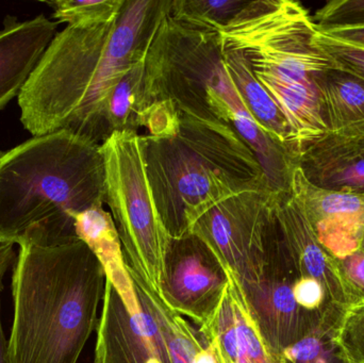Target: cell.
<instances>
[{
    "mask_svg": "<svg viewBox=\"0 0 364 363\" xmlns=\"http://www.w3.org/2000/svg\"><path fill=\"white\" fill-rule=\"evenodd\" d=\"M312 19L318 29L364 25V0H331Z\"/></svg>",
    "mask_w": 364,
    "mask_h": 363,
    "instance_id": "29",
    "label": "cell"
},
{
    "mask_svg": "<svg viewBox=\"0 0 364 363\" xmlns=\"http://www.w3.org/2000/svg\"><path fill=\"white\" fill-rule=\"evenodd\" d=\"M299 168L320 189L364 194V138L327 132L299 144Z\"/></svg>",
    "mask_w": 364,
    "mask_h": 363,
    "instance_id": "16",
    "label": "cell"
},
{
    "mask_svg": "<svg viewBox=\"0 0 364 363\" xmlns=\"http://www.w3.org/2000/svg\"><path fill=\"white\" fill-rule=\"evenodd\" d=\"M45 4L53 9V18L72 27L108 23L119 16L124 0H55Z\"/></svg>",
    "mask_w": 364,
    "mask_h": 363,
    "instance_id": "25",
    "label": "cell"
},
{
    "mask_svg": "<svg viewBox=\"0 0 364 363\" xmlns=\"http://www.w3.org/2000/svg\"><path fill=\"white\" fill-rule=\"evenodd\" d=\"M314 45L326 55L333 67L350 72L364 80V48L337 40L316 29Z\"/></svg>",
    "mask_w": 364,
    "mask_h": 363,
    "instance_id": "26",
    "label": "cell"
},
{
    "mask_svg": "<svg viewBox=\"0 0 364 363\" xmlns=\"http://www.w3.org/2000/svg\"><path fill=\"white\" fill-rule=\"evenodd\" d=\"M168 11L145 58L147 96L151 104L171 102L182 114L218 119L210 94L224 67L220 33L177 21Z\"/></svg>",
    "mask_w": 364,
    "mask_h": 363,
    "instance_id": "7",
    "label": "cell"
},
{
    "mask_svg": "<svg viewBox=\"0 0 364 363\" xmlns=\"http://www.w3.org/2000/svg\"><path fill=\"white\" fill-rule=\"evenodd\" d=\"M314 79L329 134L364 138V80L333 66Z\"/></svg>",
    "mask_w": 364,
    "mask_h": 363,
    "instance_id": "18",
    "label": "cell"
},
{
    "mask_svg": "<svg viewBox=\"0 0 364 363\" xmlns=\"http://www.w3.org/2000/svg\"><path fill=\"white\" fill-rule=\"evenodd\" d=\"M286 117L299 144L328 132L323 119L316 79L290 80L267 74H254Z\"/></svg>",
    "mask_w": 364,
    "mask_h": 363,
    "instance_id": "19",
    "label": "cell"
},
{
    "mask_svg": "<svg viewBox=\"0 0 364 363\" xmlns=\"http://www.w3.org/2000/svg\"><path fill=\"white\" fill-rule=\"evenodd\" d=\"M333 264L348 307L364 304V249L341 259L333 258Z\"/></svg>",
    "mask_w": 364,
    "mask_h": 363,
    "instance_id": "28",
    "label": "cell"
},
{
    "mask_svg": "<svg viewBox=\"0 0 364 363\" xmlns=\"http://www.w3.org/2000/svg\"><path fill=\"white\" fill-rule=\"evenodd\" d=\"M9 363H77L98 325L106 273L78 237L46 223L15 241Z\"/></svg>",
    "mask_w": 364,
    "mask_h": 363,
    "instance_id": "2",
    "label": "cell"
},
{
    "mask_svg": "<svg viewBox=\"0 0 364 363\" xmlns=\"http://www.w3.org/2000/svg\"><path fill=\"white\" fill-rule=\"evenodd\" d=\"M229 270L196 234L171 238L162 266L160 294L168 308L200 326L218 310Z\"/></svg>",
    "mask_w": 364,
    "mask_h": 363,
    "instance_id": "10",
    "label": "cell"
},
{
    "mask_svg": "<svg viewBox=\"0 0 364 363\" xmlns=\"http://www.w3.org/2000/svg\"><path fill=\"white\" fill-rule=\"evenodd\" d=\"M299 277L273 209L262 274L254 285L242 288L261 338L273 357L306 336L324 315H310L297 304L294 286Z\"/></svg>",
    "mask_w": 364,
    "mask_h": 363,
    "instance_id": "9",
    "label": "cell"
},
{
    "mask_svg": "<svg viewBox=\"0 0 364 363\" xmlns=\"http://www.w3.org/2000/svg\"><path fill=\"white\" fill-rule=\"evenodd\" d=\"M346 309L331 305L316 327L274 357L276 363H350L338 342Z\"/></svg>",
    "mask_w": 364,
    "mask_h": 363,
    "instance_id": "21",
    "label": "cell"
},
{
    "mask_svg": "<svg viewBox=\"0 0 364 363\" xmlns=\"http://www.w3.org/2000/svg\"><path fill=\"white\" fill-rule=\"evenodd\" d=\"M242 0H171L170 15L203 29L220 31L246 6Z\"/></svg>",
    "mask_w": 364,
    "mask_h": 363,
    "instance_id": "24",
    "label": "cell"
},
{
    "mask_svg": "<svg viewBox=\"0 0 364 363\" xmlns=\"http://www.w3.org/2000/svg\"><path fill=\"white\" fill-rule=\"evenodd\" d=\"M95 363H171L159 330L134 287L121 294L106 279Z\"/></svg>",
    "mask_w": 364,
    "mask_h": 363,
    "instance_id": "11",
    "label": "cell"
},
{
    "mask_svg": "<svg viewBox=\"0 0 364 363\" xmlns=\"http://www.w3.org/2000/svg\"><path fill=\"white\" fill-rule=\"evenodd\" d=\"M316 27L292 0H254L220 29L222 49L242 53L252 72L308 81L333 64L314 45Z\"/></svg>",
    "mask_w": 364,
    "mask_h": 363,
    "instance_id": "6",
    "label": "cell"
},
{
    "mask_svg": "<svg viewBox=\"0 0 364 363\" xmlns=\"http://www.w3.org/2000/svg\"><path fill=\"white\" fill-rule=\"evenodd\" d=\"M274 209L291 257L301 277L316 279L331 304L348 308L333 268V257L318 243L309 222L292 193H276Z\"/></svg>",
    "mask_w": 364,
    "mask_h": 363,
    "instance_id": "17",
    "label": "cell"
},
{
    "mask_svg": "<svg viewBox=\"0 0 364 363\" xmlns=\"http://www.w3.org/2000/svg\"><path fill=\"white\" fill-rule=\"evenodd\" d=\"M220 363H276L252 319L245 294L229 271V285L211 319L197 326Z\"/></svg>",
    "mask_w": 364,
    "mask_h": 363,
    "instance_id": "14",
    "label": "cell"
},
{
    "mask_svg": "<svg viewBox=\"0 0 364 363\" xmlns=\"http://www.w3.org/2000/svg\"><path fill=\"white\" fill-rule=\"evenodd\" d=\"M318 29V28H316ZM327 36H333L337 40L356 45L364 48V25L346 26V27L329 28V29H318Z\"/></svg>",
    "mask_w": 364,
    "mask_h": 363,
    "instance_id": "30",
    "label": "cell"
},
{
    "mask_svg": "<svg viewBox=\"0 0 364 363\" xmlns=\"http://www.w3.org/2000/svg\"><path fill=\"white\" fill-rule=\"evenodd\" d=\"M58 26L44 14L25 21L6 17L0 30V111L18 97L58 33Z\"/></svg>",
    "mask_w": 364,
    "mask_h": 363,
    "instance_id": "15",
    "label": "cell"
},
{
    "mask_svg": "<svg viewBox=\"0 0 364 363\" xmlns=\"http://www.w3.org/2000/svg\"><path fill=\"white\" fill-rule=\"evenodd\" d=\"M106 200L102 145L60 130L0 151V240L15 243L26 230Z\"/></svg>",
    "mask_w": 364,
    "mask_h": 363,
    "instance_id": "4",
    "label": "cell"
},
{
    "mask_svg": "<svg viewBox=\"0 0 364 363\" xmlns=\"http://www.w3.org/2000/svg\"><path fill=\"white\" fill-rule=\"evenodd\" d=\"M338 342L350 363H364V304L348 307L338 330Z\"/></svg>",
    "mask_w": 364,
    "mask_h": 363,
    "instance_id": "27",
    "label": "cell"
},
{
    "mask_svg": "<svg viewBox=\"0 0 364 363\" xmlns=\"http://www.w3.org/2000/svg\"><path fill=\"white\" fill-rule=\"evenodd\" d=\"M210 106L216 119L230 124L252 149L274 193H291L293 174L299 168V153L274 140L248 112L226 68L210 94Z\"/></svg>",
    "mask_w": 364,
    "mask_h": 363,
    "instance_id": "13",
    "label": "cell"
},
{
    "mask_svg": "<svg viewBox=\"0 0 364 363\" xmlns=\"http://www.w3.org/2000/svg\"><path fill=\"white\" fill-rule=\"evenodd\" d=\"M75 232L95 254L105 272L125 266L117 226L104 206L94 207L73 215Z\"/></svg>",
    "mask_w": 364,
    "mask_h": 363,
    "instance_id": "23",
    "label": "cell"
},
{
    "mask_svg": "<svg viewBox=\"0 0 364 363\" xmlns=\"http://www.w3.org/2000/svg\"><path fill=\"white\" fill-rule=\"evenodd\" d=\"M142 139L151 193L171 238L192 234L227 198L269 190L256 156L227 121L181 113L174 134Z\"/></svg>",
    "mask_w": 364,
    "mask_h": 363,
    "instance_id": "3",
    "label": "cell"
},
{
    "mask_svg": "<svg viewBox=\"0 0 364 363\" xmlns=\"http://www.w3.org/2000/svg\"><path fill=\"white\" fill-rule=\"evenodd\" d=\"M106 202L117 226L126 268L161 298L162 266L170 241L151 193L144 143L138 132H113L102 145Z\"/></svg>",
    "mask_w": 364,
    "mask_h": 363,
    "instance_id": "5",
    "label": "cell"
},
{
    "mask_svg": "<svg viewBox=\"0 0 364 363\" xmlns=\"http://www.w3.org/2000/svg\"><path fill=\"white\" fill-rule=\"evenodd\" d=\"M275 194L252 190L227 198L195 224L192 234L205 241L242 288L262 274Z\"/></svg>",
    "mask_w": 364,
    "mask_h": 363,
    "instance_id": "8",
    "label": "cell"
},
{
    "mask_svg": "<svg viewBox=\"0 0 364 363\" xmlns=\"http://www.w3.org/2000/svg\"><path fill=\"white\" fill-rule=\"evenodd\" d=\"M291 193L309 222L318 243L335 259L361 249L364 240V194L320 189L308 183L299 168Z\"/></svg>",
    "mask_w": 364,
    "mask_h": 363,
    "instance_id": "12",
    "label": "cell"
},
{
    "mask_svg": "<svg viewBox=\"0 0 364 363\" xmlns=\"http://www.w3.org/2000/svg\"><path fill=\"white\" fill-rule=\"evenodd\" d=\"M1 292V290H0ZM0 363H9L8 359V341L4 337L1 324V304H0Z\"/></svg>",
    "mask_w": 364,
    "mask_h": 363,
    "instance_id": "32",
    "label": "cell"
},
{
    "mask_svg": "<svg viewBox=\"0 0 364 363\" xmlns=\"http://www.w3.org/2000/svg\"><path fill=\"white\" fill-rule=\"evenodd\" d=\"M361 249H364V240H363V244H361Z\"/></svg>",
    "mask_w": 364,
    "mask_h": 363,
    "instance_id": "33",
    "label": "cell"
},
{
    "mask_svg": "<svg viewBox=\"0 0 364 363\" xmlns=\"http://www.w3.org/2000/svg\"><path fill=\"white\" fill-rule=\"evenodd\" d=\"M15 243L0 240V290H2V278L6 271L15 264L17 256L14 253Z\"/></svg>",
    "mask_w": 364,
    "mask_h": 363,
    "instance_id": "31",
    "label": "cell"
},
{
    "mask_svg": "<svg viewBox=\"0 0 364 363\" xmlns=\"http://www.w3.org/2000/svg\"><path fill=\"white\" fill-rule=\"evenodd\" d=\"M151 106L145 87V60H143L124 75L111 94L108 121L112 134L138 132L140 128L145 127Z\"/></svg>",
    "mask_w": 364,
    "mask_h": 363,
    "instance_id": "22",
    "label": "cell"
},
{
    "mask_svg": "<svg viewBox=\"0 0 364 363\" xmlns=\"http://www.w3.org/2000/svg\"><path fill=\"white\" fill-rule=\"evenodd\" d=\"M223 61L243 104L260 127L280 144L299 153V142L282 110L255 77L242 53L223 49Z\"/></svg>",
    "mask_w": 364,
    "mask_h": 363,
    "instance_id": "20",
    "label": "cell"
},
{
    "mask_svg": "<svg viewBox=\"0 0 364 363\" xmlns=\"http://www.w3.org/2000/svg\"><path fill=\"white\" fill-rule=\"evenodd\" d=\"M171 0H126L117 18L55 34L17 97L32 136L65 130L102 145L109 99L124 75L146 58Z\"/></svg>",
    "mask_w": 364,
    "mask_h": 363,
    "instance_id": "1",
    "label": "cell"
}]
</instances>
